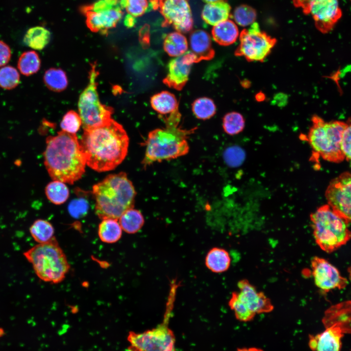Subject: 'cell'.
Segmentation results:
<instances>
[{
  "label": "cell",
  "mask_w": 351,
  "mask_h": 351,
  "mask_svg": "<svg viewBox=\"0 0 351 351\" xmlns=\"http://www.w3.org/2000/svg\"><path fill=\"white\" fill-rule=\"evenodd\" d=\"M82 125V120L79 114L71 110L63 117L60 126L62 131L71 134H76Z\"/></svg>",
  "instance_id": "37"
},
{
  "label": "cell",
  "mask_w": 351,
  "mask_h": 351,
  "mask_svg": "<svg viewBox=\"0 0 351 351\" xmlns=\"http://www.w3.org/2000/svg\"><path fill=\"white\" fill-rule=\"evenodd\" d=\"M245 125V119L240 113L231 112L226 114L223 118V129L229 135L234 136L242 132Z\"/></svg>",
  "instance_id": "32"
},
{
  "label": "cell",
  "mask_w": 351,
  "mask_h": 351,
  "mask_svg": "<svg viewBox=\"0 0 351 351\" xmlns=\"http://www.w3.org/2000/svg\"><path fill=\"white\" fill-rule=\"evenodd\" d=\"M89 207V205L87 199L78 197L71 201L68 206V210L72 217L80 218L87 214Z\"/></svg>",
  "instance_id": "39"
},
{
  "label": "cell",
  "mask_w": 351,
  "mask_h": 351,
  "mask_svg": "<svg viewBox=\"0 0 351 351\" xmlns=\"http://www.w3.org/2000/svg\"><path fill=\"white\" fill-rule=\"evenodd\" d=\"M240 43L234 52L248 61H263L276 43V39L262 31L257 22L248 29H244L239 34Z\"/></svg>",
  "instance_id": "10"
},
{
  "label": "cell",
  "mask_w": 351,
  "mask_h": 351,
  "mask_svg": "<svg viewBox=\"0 0 351 351\" xmlns=\"http://www.w3.org/2000/svg\"><path fill=\"white\" fill-rule=\"evenodd\" d=\"M229 306L234 312L236 318L242 322H248L254 319L255 314L251 312L239 298L237 292L232 293Z\"/></svg>",
  "instance_id": "35"
},
{
  "label": "cell",
  "mask_w": 351,
  "mask_h": 351,
  "mask_svg": "<svg viewBox=\"0 0 351 351\" xmlns=\"http://www.w3.org/2000/svg\"><path fill=\"white\" fill-rule=\"evenodd\" d=\"M20 82L19 71L14 67L5 65L0 67V87L5 90H12Z\"/></svg>",
  "instance_id": "34"
},
{
  "label": "cell",
  "mask_w": 351,
  "mask_h": 351,
  "mask_svg": "<svg viewBox=\"0 0 351 351\" xmlns=\"http://www.w3.org/2000/svg\"><path fill=\"white\" fill-rule=\"evenodd\" d=\"M348 272L349 273L350 279L351 280V266L349 268Z\"/></svg>",
  "instance_id": "47"
},
{
  "label": "cell",
  "mask_w": 351,
  "mask_h": 351,
  "mask_svg": "<svg viewBox=\"0 0 351 351\" xmlns=\"http://www.w3.org/2000/svg\"><path fill=\"white\" fill-rule=\"evenodd\" d=\"M316 243L324 251L331 253L351 238L348 222L328 205L319 207L310 215Z\"/></svg>",
  "instance_id": "6"
},
{
  "label": "cell",
  "mask_w": 351,
  "mask_h": 351,
  "mask_svg": "<svg viewBox=\"0 0 351 351\" xmlns=\"http://www.w3.org/2000/svg\"><path fill=\"white\" fill-rule=\"evenodd\" d=\"M180 119L168 118L166 126L148 134L144 142L146 147L142 164L144 167L156 162L175 159L186 155L189 151L188 138L195 128L187 130L179 126Z\"/></svg>",
  "instance_id": "4"
},
{
  "label": "cell",
  "mask_w": 351,
  "mask_h": 351,
  "mask_svg": "<svg viewBox=\"0 0 351 351\" xmlns=\"http://www.w3.org/2000/svg\"><path fill=\"white\" fill-rule=\"evenodd\" d=\"M191 52L195 56L197 61L210 60L214 56L210 35L203 30H196L191 32L189 37Z\"/></svg>",
  "instance_id": "19"
},
{
  "label": "cell",
  "mask_w": 351,
  "mask_h": 351,
  "mask_svg": "<svg viewBox=\"0 0 351 351\" xmlns=\"http://www.w3.org/2000/svg\"><path fill=\"white\" fill-rule=\"evenodd\" d=\"M346 123L342 137L341 149L345 158L351 161V118Z\"/></svg>",
  "instance_id": "40"
},
{
  "label": "cell",
  "mask_w": 351,
  "mask_h": 351,
  "mask_svg": "<svg viewBox=\"0 0 351 351\" xmlns=\"http://www.w3.org/2000/svg\"><path fill=\"white\" fill-rule=\"evenodd\" d=\"M238 295L246 307L255 315L268 313L273 309L270 299L258 291L248 280L242 279L237 284Z\"/></svg>",
  "instance_id": "17"
},
{
  "label": "cell",
  "mask_w": 351,
  "mask_h": 351,
  "mask_svg": "<svg viewBox=\"0 0 351 351\" xmlns=\"http://www.w3.org/2000/svg\"><path fill=\"white\" fill-rule=\"evenodd\" d=\"M311 0H292L293 4L295 7L301 8L303 12L306 14H310V4Z\"/></svg>",
  "instance_id": "43"
},
{
  "label": "cell",
  "mask_w": 351,
  "mask_h": 351,
  "mask_svg": "<svg viewBox=\"0 0 351 351\" xmlns=\"http://www.w3.org/2000/svg\"><path fill=\"white\" fill-rule=\"evenodd\" d=\"M233 16L237 24L245 27L254 22L257 14L256 10L252 7L247 4H241L235 8Z\"/></svg>",
  "instance_id": "36"
},
{
  "label": "cell",
  "mask_w": 351,
  "mask_h": 351,
  "mask_svg": "<svg viewBox=\"0 0 351 351\" xmlns=\"http://www.w3.org/2000/svg\"><path fill=\"white\" fill-rule=\"evenodd\" d=\"M195 62H197L196 58L190 51L171 59L164 83L171 88L181 90L187 82L192 66Z\"/></svg>",
  "instance_id": "16"
},
{
  "label": "cell",
  "mask_w": 351,
  "mask_h": 351,
  "mask_svg": "<svg viewBox=\"0 0 351 351\" xmlns=\"http://www.w3.org/2000/svg\"><path fill=\"white\" fill-rule=\"evenodd\" d=\"M45 193L48 199L52 203L60 205L65 203L69 196V190L65 183L53 180L45 187Z\"/></svg>",
  "instance_id": "31"
},
{
  "label": "cell",
  "mask_w": 351,
  "mask_h": 351,
  "mask_svg": "<svg viewBox=\"0 0 351 351\" xmlns=\"http://www.w3.org/2000/svg\"><path fill=\"white\" fill-rule=\"evenodd\" d=\"M98 75L95 62L91 64L88 84L80 94L78 102L83 129L101 126L112 118L113 109L103 104L99 100L97 91Z\"/></svg>",
  "instance_id": "8"
},
{
  "label": "cell",
  "mask_w": 351,
  "mask_h": 351,
  "mask_svg": "<svg viewBox=\"0 0 351 351\" xmlns=\"http://www.w3.org/2000/svg\"><path fill=\"white\" fill-rule=\"evenodd\" d=\"M79 142L86 165L103 172L114 170L124 160L129 138L123 126L111 118L101 126L84 129Z\"/></svg>",
  "instance_id": "1"
},
{
  "label": "cell",
  "mask_w": 351,
  "mask_h": 351,
  "mask_svg": "<svg viewBox=\"0 0 351 351\" xmlns=\"http://www.w3.org/2000/svg\"><path fill=\"white\" fill-rule=\"evenodd\" d=\"M95 212L101 220H118L127 210L134 208L136 192L126 174H110L93 187Z\"/></svg>",
  "instance_id": "3"
},
{
  "label": "cell",
  "mask_w": 351,
  "mask_h": 351,
  "mask_svg": "<svg viewBox=\"0 0 351 351\" xmlns=\"http://www.w3.org/2000/svg\"><path fill=\"white\" fill-rule=\"evenodd\" d=\"M237 351H264L261 349L252 347V348H238L237 350Z\"/></svg>",
  "instance_id": "45"
},
{
  "label": "cell",
  "mask_w": 351,
  "mask_h": 351,
  "mask_svg": "<svg viewBox=\"0 0 351 351\" xmlns=\"http://www.w3.org/2000/svg\"><path fill=\"white\" fill-rule=\"evenodd\" d=\"M229 253L221 248L214 247L207 253L205 263L208 269L213 273H221L227 271L231 265Z\"/></svg>",
  "instance_id": "23"
},
{
  "label": "cell",
  "mask_w": 351,
  "mask_h": 351,
  "mask_svg": "<svg viewBox=\"0 0 351 351\" xmlns=\"http://www.w3.org/2000/svg\"><path fill=\"white\" fill-rule=\"evenodd\" d=\"M121 9L119 5L99 11L86 9V24L92 31L105 34L121 20L123 16Z\"/></svg>",
  "instance_id": "18"
},
{
  "label": "cell",
  "mask_w": 351,
  "mask_h": 351,
  "mask_svg": "<svg viewBox=\"0 0 351 351\" xmlns=\"http://www.w3.org/2000/svg\"><path fill=\"white\" fill-rule=\"evenodd\" d=\"M44 163L54 180L73 184L84 173L86 160L76 134L61 131L46 140Z\"/></svg>",
  "instance_id": "2"
},
{
  "label": "cell",
  "mask_w": 351,
  "mask_h": 351,
  "mask_svg": "<svg viewBox=\"0 0 351 351\" xmlns=\"http://www.w3.org/2000/svg\"><path fill=\"white\" fill-rule=\"evenodd\" d=\"M231 9V6L224 0L207 3L202 11L201 17L205 22L214 26L228 19Z\"/></svg>",
  "instance_id": "22"
},
{
  "label": "cell",
  "mask_w": 351,
  "mask_h": 351,
  "mask_svg": "<svg viewBox=\"0 0 351 351\" xmlns=\"http://www.w3.org/2000/svg\"><path fill=\"white\" fill-rule=\"evenodd\" d=\"M124 22L127 27H132L136 22L135 17L128 14L124 18Z\"/></svg>",
  "instance_id": "44"
},
{
  "label": "cell",
  "mask_w": 351,
  "mask_h": 351,
  "mask_svg": "<svg viewBox=\"0 0 351 351\" xmlns=\"http://www.w3.org/2000/svg\"><path fill=\"white\" fill-rule=\"evenodd\" d=\"M310 14L316 29L323 34L331 32L342 15L338 0H311Z\"/></svg>",
  "instance_id": "14"
},
{
  "label": "cell",
  "mask_w": 351,
  "mask_h": 351,
  "mask_svg": "<svg viewBox=\"0 0 351 351\" xmlns=\"http://www.w3.org/2000/svg\"><path fill=\"white\" fill-rule=\"evenodd\" d=\"M192 111L200 119H208L216 113V106L214 101L208 98L202 97L195 99L192 104Z\"/></svg>",
  "instance_id": "33"
},
{
  "label": "cell",
  "mask_w": 351,
  "mask_h": 351,
  "mask_svg": "<svg viewBox=\"0 0 351 351\" xmlns=\"http://www.w3.org/2000/svg\"><path fill=\"white\" fill-rule=\"evenodd\" d=\"M50 32L44 27L36 26L28 29L23 37L24 43L35 50H41L49 43Z\"/></svg>",
  "instance_id": "24"
},
{
  "label": "cell",
  "mask_w": 351,
  "mask_h": 351,
  "mask_svg": "<svg viewBox=\"0 0 351 351\" xmlns=\"http://www.w3.org/2000/svg\"><path fill=\"white\" fill-rule=\"evenodd\" d=\"M239 34L235 23L229 19L214 25L212 30L214 40L222 46H228L234 43Z\"/></svg>",
  "instance_id": "21"
},
{
  "label": "cell",
  "mask_w": 351,
  "mask_h": 351,
  "mask_svg": "<svg viewBox=\"0 0 351 351\" xmlns=\"http://www.w3.org/2000/svg\"><path fill=\"white\" fill-rule=\"evenodd\" d=\"M223 156L226 163L232 166L238 165L242 161L243 156L242 151L234 147L226 149Z\"/></svg>",
  "instance_id": "41"
},
{
  "label": "cell",
  "mask_w": 351,
  "mask_h": 351,
  "mask_svg": "<svg viewBox=\"0 0 351 351\" xmlns=\"http://www.w3.org/2000/svg\"><path fill=\"white\" fill-rule=\"evenodd\" d=\"M31 235L38 243H44L51 240L55 236L54 228L48 221L39 219L34 221L29 229Z\"/></svg>",
  "instance_id": "30"
},
{
  "label": "cell",
  "mask_w": 351,
  "mask_h": 351,
  "mask_svg": "<svg viewBox=\"0 0 351 351\" xmlns=\"http://www.w3.org/2000/svg\"><path fill=\"white\" fill-rule=\"evenodd\" d=\"M202 0L207 3H211L216 2L217 1H221L223 0Z\"/></svg>",
  "instance_id": "46"
},
{
  "label": "cell",
  "mask_w": 351,
  "mask_h": 351,
  "mask_svg": "<svg viewBox=\"0 0 351 351\" xmlns=\"http://www.w3.org/2000/svg\"><path fill=\"white\" fill-rule=\"evenodd\" d=\"M23 255L37 276L46 282L60 283L70 269L67 257L55 236L47 242L32 247L24 252Z\"/></svg>",
  "instance_id": "5"
},
{
  "label": "cell",
  "mask_w": 351,
  "mask_h": 351,
  "mask_svg": "<svg viewBox=\"0 0 351 351\" xmlns=\"http://www.w3.org/2000/svg\"><path fill=\"white\" fill-rule=\"evenodd\" d=\"M41 61L38 54L31 50L23 52L17 62L18 71L25 76L32 75L40 69Z\"/></svg>",
  "instance_id": "28"
},
{
  "label": "cell",
  "mask_w": 351,
  "mask_h": 351,
  "mask_svg": "<svg viewBox=\"0 0 351 351\" xmlns=\"http://www.w3.org/2000/svg\"><path fill=\"white\" fill-rule=\"evenodd\" d=\"M312 275L315 285L324 292L344 288L347 280L338 270L326 259L315 256L311 261Z\"/></svg>",
  "instance_id": "15"
},
{
  "label": "cell",
  "mask_w": 351,
  "mask_h": 351,
  "mask_svg": "<svg viewBox=\"0 0 351 351\" xmlns=\"http://www.w3.org/2000/svg\"><path fill=\"white\" fill-rule=\"evenodd\" d=\"M188 47L186 37L177 31L168 34L164 40V51L171 57H177L184 54L187 51Z\"/></svg>",
  "instance_id": "26"
},
{
  "label": "cell",
  "mask_w": 351,
  "mask_h": 351,
  "mask_svg": "<svg viewBox=\"0 0 351 351\" xmlns=\"http://www.w3.org/2000/svg\"><path fill=\"white\" fill-rule=\"evenodd\" d=\"M121 8H125L128 14L134 17L142 16L148 8L147 0H120Z\"/></svg>",
  "instance_id": "38"
},
{
  "label": "cell",
  "mask_w": 351,
  "mask_h": 351,
  "mask_svg": "<svg viewBox=\"0 0 351 351\" xmlns=\"http://www.w3.org/2000/svg\"><path fill=\"white\" fill-rule=\"evenodd\" d=\"M119 224L124 231L130 234L138 232L144 223V217L141 213L133 208L126 212L119 218Z\"/></svg>",
  "instance_id": "27"
},
{
  "label": "cell",
  "mask_w": 351,
  "mask_h": 351,
  "mask_svg": "<svg viewBox=\"0 0 351 351\" xmlns=\"http://www.w3.org/2000/svg\"><path fill=\"white\" fill-rule=\"evenodd\" d=\"M151 7L164 18L162 26H172L177 32L187 33L193 26L188 0H151Z\"/></svg>",
  "instance_id": "12"
},
{
  "label": "cell",
  "mask_w": 351,
  "mask_h": 351,
  "mask_svg": "<svg viewBox=\"0 0 351 351\" xmlns=\"http://www.w3.org/2000/svg\"><path fill=\"white\" fill-rule=\"evenodd\" d=\"M328 205L351 222V174L345 172L331 181L325 193Z\"/></svg>",
  "instance_id": "13"
},
{
  "label": "cell",
  "mask_w": 351,
  "mask_h": 351,
  "mask_svg": "<svg viewBox=\"0 0 351 351\" xmlns=\"http://www.w3.org/2000/svg\"><path fill=\"white\" fill-rule=\"evenodd\" d=\"M12 56L10 46L4 41L0 40V67L7 65Z\"/></svg>",
  "instance_id": "42"
},
{
  "label": "cell",
  "mask_w": 351,
  "mask_h": 351,
  "mask_svg": "<svg viewBox=\"0 0 351 351\" xmlns=\"http://www.w3.org/2000/svg\"><path fill=\"white\" fill-rule=\"evenodd\" d=\"M333 313V312H332ZM326 329L315 335H310L309 346L312 351H340L341 339L351 333V317L341 316L329 310L323 320Z\"/></svg>",
  "instance_id": "9"
},
{
  "label": "cell",
  "mask_w": 351,
  "mask_h": 351,
  "mask_svg": "<svg viewBox=\"0 0 351 351\" xmlns=\"http://www.w3.org/2000/svg\"><path fill=\"white\" fill-rule=\"evenodd\" d=\"M122 229L117 220L102 219L98 228V235L104 243L112 244L117 242L121 237Z\"/></svg>",
  "instance_id": "25"
},
{
  "label": "cell",
  "mask_w": 351,
  "mask_h": 351,
  "mask_svg": "<svg viewBox=\"0 0 351 351\" xmlns=\"http://www.w3.org/2000/svg\"><path fill=\"white\" fill-rule=\"evenodd\" d=\"M43 81L47 87L54 92H61L68 85L65 73L59 68H50L44 73Z\"/></svg>",
  "instance_id": "29"
},
{
  "label": "cell",
  "mask_w": 351,
  "mask_h": 351,
  "mask_svg": "<svg viewBox=\"0 0 351 351\" xmlns=\"http://www.w3.org/2000/svg\"><path fill=\"white\" fill-rule=\"evenodd\" d=\"M346 122L326 121L314 115L306 139L314 154L324 160L334 163L342 161L345 157L341 149V140Z\"/></svg>",
  "instance_id": "7"
},
{
  "label": "cell",
  "mask_w": 351,
  "mask_h": 351,
  "mask_svg": "<svg viewBox=\"0 0 351 351\" xmlns=\"http://www.w3.org/2000/svg\"><path fill=\"white\" fill-rule=\"evenodd\" d=\"M129 351H176L175 337L164 322L141 333L129 332Z\"/></svg>",
  "instance_id": "11"
},
{
  "label": "cell",
  "mask_w": 351,
  "mask_h": 351,
  "mask_svg": "<svg viewBox=\"0 0 351 351\" xmlns=\"http://www.w3.org/2000/svg\"><path fill=\"white\" fill-rule=\"evenodd\" d=\"M153 109L161 116L165 117L179 112L177 100L174 95L168 91H162L151 98Z\"/></svg>",
  "instance_id": "20"
}]
</instances>
